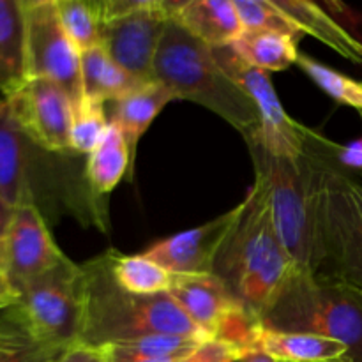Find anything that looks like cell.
<instances>
[{
    "label": "cell",
    "instance_id": "cell-6",
    "mask_svg": "<svg viewBox=\"0 0 362 362\" xmlns=\"http://www.w3.org/2000/svg\"><path fill=\"white\" fill-rule=\"evenodd\" d=\"M255 177L265 184L276 232L296 271L318 274L322 267L315 218L313 172L310 154L300 159L272 156L257 138H247Z\"/></svg>",
    "mask_w": 362,
    "mask_h": 362
},
{
    "label": "cell",
    "instance_id": "cell-2",
    "mask_svg": "<svg viewBox=\"0 0 362 362\" xmlns=\"http://www.w3.org/2000/svg\"><path fill=\"white\" fill-rule=\"evenodd\" d=\"M154 334L207 336L186 317L170 293L136 296L115 281L108 251L81 265V329L78 345L101 349Z\"/></svg>",
    "mask_w": 362,
    "mask_h": 362
},
{
    "label": "cell",
    "instance_id": "cell-18",
    "mask_svg": "<svg viewBox=\"0 0 362 362\" xmlns=\"http://www.w3.org/2000/svg\"><path fill=\"white\" fill-rule=\"evenodd\" d=\"M175 99V94L163 83L148 81L113 103V117L110 122L115 124L126 138L133 165L140 138L148 129L152 120L161 113V110Z\"/></svg>",
    "mask_w": 362,
    "mask_h": 362
},
{
    "label": "cell",
    "instance_id": "cell-19",
    "mask_svg": "<svg viewBox=\"0 0 362 362\" xmlns=\"http://www.w3.org/2000/svg\"><path fill=\"white\" fill-rule=\"evenodd\" d=\"M274 4L303 34L313 35L345 59L362 64L361 42L356 41L320 4L308 0H274Z\"/></svg>",
    "mask_w": 362,
    "mask_h": 362
},
{
    "label": "cell",
    "instance_id": "cell-10",
    "mask_svg": "<svg viewBox=\"0 0 362 362\" xmlns=\"http://www.w3.org/2000/svg\"><path fill=\"white\" fill-rule=\"evenodd\" d=\"M212 55L219 67L243 88L244 94L253 101L257 108L260 117V129L253 134V138H257L262 147L272 156L288 159L303 158L313 131L300 126L286 113L269 74L244 62L230 46L212 49Z\"/></svg>",
    "mask_w": 362,
    "mask_h": 362
},
{
    "label": "cell",
    "instance_id": "cell-24",
    "mask_svg": "<svg viewBox=\"0 0 362 362\" xmlns=\"http://www.w3.org/2000/svg\"><path fill=\"white\" fill-rule=\"evenodd\" d=\"M297 42L299 41L276 32L244 30L230 45V48L250 66L264 73H274V71L288 69L292 64H297L300 55Z\"/></svg>",
    "mask_w": 362,
    "mask_h": 362
},
{
    "label": "cell",
    "instance_id": "cell-34",
    "mask_svg": "<svg viewBox=\"0 0 362 362\" xmlns=\"http://www.w3.org/2000/svg\"><path fill=\"white\" fill-rule=\"evenodd\" d=\"M14 211H16V209H14L13 205L4 198V194L0 193V239L6 237L7 230H9L11 226V221H13L14 218Z\"/></svg>",
    "mask_w": 362,
    "mask_h": 362
},
{
    "label": "cell",
    "instance_id": "cell-30",
    "mask_svg": "<svg viewBox=\"0 0 362 362\" xmlns=\"http://www.w3.org/2000/svg\"><path fill=\"white\" fill-rule=\"evenodd\" d=\"M244 30L276 32L299 41L303 32L278 9L274 0H233Z\"/></svg>",
    "mask_w": 362,
    "mask_h": 362
},
{
    "label": "cell",
    "instance_id": "cell-13",
    "mask_svg": "<svg viewBox=\"0 0 362 362\" xmlns=\"http://www.w3.org/2000/svg\"><path fill=\"white\" fill-rule=\"evenodd\" d=\"M4 247L6 274L16 290L67 258L53 240L37 204L16 207L4 237Z\"/></svg>",
    "mask_w": 362,
    "mask_h": 362
},
{
    "label": "cell",
    "instance_id": "cell-26",
    "mask_svg": "<svg viewBox=\"0 0 362 362\" xmlns=\"http://www.w3.org/2000/svg\"><path fill=\"white\" fill-rule=\"evenodd\" d=\"M108 258L113 278L127 292L136 296H159L172 290L175 274L145 255L126 257L117 251H108Z\"/></svg>",
    "mask_w": 362,
    "mask_h": 362
},
{
    "label": "cell",
    "instance_id": "cell-8",
    "mask_svg": "<svg viewBox=\"0 0 362 362\" xmlns=\"http://www.w3.org/2000/svg\"><path fill=\"white\" fill-rule=\"evenodd\" d=\"M172 299L207 336L232 346L240 361L253 352L258 322L247 315L232 290L216 274H175Z\"/></svg>",
    "mask_w": 362,
    "mask_h": 362
},
{
    "label": "cell",
    "instance_id": "cell-36",
    "mask_svg": "<svg viewBox=\"0 0 362 362\" xmlns=\"http://www.w3.org/2000/svg\"><path fill=\"white\" fill-rule=\"evenodd\" d=\"M0 271L6 272V247H4V239H0Z\"/></svg>",
    "mask_w": 362,
    "mask_h": 362
},
{
    "label": "cell",
    "instance_id": "cell-25",
    "mask_svg": "<svg viewBox=\"0 0 362 362\" xmlns=\"http://www.w3.org/2000/svg\"><path fill=\"white\" fill-rule=\"evenodd\" d=\"M202 343H204L202 339L189 338V336L154 334L113 343L98 350L101 352L103 362H152L182 359V357L191 356Z\"/></svg>",
    "mask_w": 362,
    "mask_h": 362
},
{
    "label": "cell",
    "instance_id": "cell-35",
    "mask_svg": "<svg viewBox=\"0 0 362 362\" xmlns=\"http://www.w3.org/2000/svg\"><path fill=\"white\" fill-rule=\"evenodd\" d=\"M240 362H278L274 361L272 357H269L267 354H262V352H251L250 356L244 357Z\"/></svg>",
    "mask_w": 362,
    "mask_h": 362
},
{
    "label": "cell",
    "instance_id": "cell-40",
    "mask_svg": "<svg viewBox=\"0 0 362 362\" xmlns=\"http://www.w3.org/2000/svg\"><path fill=\"white\" fill-rule=\"evenodd\" d=\"M338 362H339V361H338Z\"/></svg>",
    "mask_w": 362,
    "mask_h": 362
},
{
    "label": "cell",
    "instance_id": "cell-39",
    "mask_svg": "<svg viewBox=\"0 0 362 362\" xmlns=\"http://www.w3.org/2000/svg\"><path fill=\"white\" fill-rule=\"evenodd\" d=\"M0 99H2V98H0Z\"/></svg>",
    "mask_w": 362,
    "mask_h": 362
},
{
    "label": "cell",
    "instance_id": "cell-27",
    "mask_svg": "<svg viewBox=\"0 0 362 362\" xmlns=\"http://www.w3.org/2000/svg\"><path fill=\"white\" fill-rule=\"evenodd\" d=\"M60 21L80 52L101 46L103 16L98 0H55Z\"/></svg>",
    "mask_w": 362,
    "mask_h": 362
},
{
    "label": "cell",
    "instance_id": "cell-31",
    "mask_svg": "<svg viewBox=\"0 0 362 362\" xmlns=\"http://www.w3.org/2000/svg\"><path fill=\"white\" fill-rule=\"evenodd\" d=\"M240 357L237 356L232 346L225 345L216 339H207L202 343L191 356H187L182 362H239Z\"/></svg>",
    "mask_w": 362,
    "mask_h": 362
},
{
    "label": "cell",
    "instance_id": "cell-32",
    "mask_svg": "<svg viewBox=\"0 0 362 362\" xmlns=\"http://www.w3.org/2000/svg\"><path fill=\"white\" fill-rule=\"evenodd\" d=\"M57 362H103V356L98 349L85 345H74L67 349Z\"/></svg>",
    "mask_w": 362,
    "mask_h": 362
},
{
    "label": "cell",
    "instance_id": "cell-5",
    "mask_svg": "<svg viewBox=\"0 0 362 362\" xmlns=\"http://www.w3.org/2000/svg\"><path fill=\"white\" fill-rule=\"evenodd\" d=\"M308 154L313 172L315 218L324 276L362 290V184L336 166L325 140L313 133Z\"/></svg>",
    "mask_w": 362,
    "mask_h": 362
},
{
    "label": "cell",
    "instance_id": "cell-15",
    "mask_svg": "<svg viewBox=\"0 0 362 362\" xmlns=\"http://www.w3.org/2000/svg\"><path fill=\"white\" fill-rule=\"evenodd\" d=\"M32 148L35 145L25 136L14 120L6 99H0V193L14 209L35 204L30 180Z\"/></svg>",
    "mask_w": 362,
    "mask_h": 362
},
{
    "label": "cell",
    "instance_id": "cell-41",
    "mask_svg": "<svg viewBox=\"0 0 362 362\" xmlns=\"http://www.w3.org/2000/svg\"><path fill=\"white\" fill-rule=\"evenodd\" d=\"M239 362H240V361H239Z\"/></svg>",
    "mask_w": 362,
    "mask_h": 362
},
{
    "label": "cell",
    "instance_id": "cell-22",
    "mask_svg": "<svg viewBox=\"0 0 362 362\" xmlns=\"http://www.w3.org/2000/svg\"><path fill=\"white\" fill-rule=\"evenodd\" d=\"M64 352L34 334L20 304L0 311V362H57Z\"/></svg>",
    "mask_w": 362,
    "mask_h": 362
},
{
    "label": "cell",
    "instance_id": "cell-11",
    "mask_svg": "<svg viewBox=\"0 0 362 362\" xmlns=\"http://www.w3.org/2000/svg\"><path fill=\"white\" fill-rule=\"evenodd\" d=\"M184 2L154 0L148 9L103 23L101 46L110 59L140 81L154 80V62L165 25Z\"/></svg>",
    "mask_w": 362,
    "mask_h": 362
},
{
    "label": "cell",
    "instance_id": "cell-29",
    "mask_svg": "<svg viewBox=\"0 0 362 362\" xmlns=\"http://www.w3.org/2000/svg\"><path fill=\"white\" fill-rule=\"evenodd\" d=\"M297 66L325 92L331 99H334L339 105L350 106V108L359 110L362 113V83L311 59V57L300 53L297 59Z\"/></svg>",
    "mask_w": 362,
    "mask_h": 362
},
{
    "label": "cell",
    "instance_id": "cell-21",
    "mask_svg": "<svg viewBox=\"0 0 362 362\" xmlns=\"http://www.w3.org/2000/svg\"><path fill=\"white\" fill-rule=\"evenodd\" d=\"M80 66L83 98L103 103V105L106 101L115 103L117 99L124 98L134 88L148 83V81H140L138 78L131 76L127 71L117 66L103 46L81 52Z\"/></svg>",
    "mask_w": 362,
    "mask_h": 362
},
{
    "label": "cell",
    "instance_id": "cell-3",
    "mask_svg": "<svg viewBox=\"0 0 362 362\" xmlns=\"http://www.w3.org/2000/svg\"><path fill=\"white\" fill-rule=\"evenodd\" d=\"M154 80L170 88L177 99L197 103L225 119L244 140L260 129L253 101L219 67L212 49L175 20L165 25L154 62Z\"/></svg>",
    "mask_w": 362,
    "mask_h": 362
},
{
    "label": "cell",
    "instance_id": "cell-1",
    "mask_svg": "<svg viewBox=\"0 0 362 362\" xmlns=\"http://www.w3.org/2000/svg\"><path fill=\"white\" fill-rule=\"evenodd\" d=\"M293 271L296 265L276 232L265 184L255 177V184L239 204V216L219 250L212 274L260 324Z\"/></svg>",
    "mask_w": 362,
    "mask_h": 362
},
{
    "label": "cell",
    "instance_id": "cell-17",
    "mask_svg": "<svg viewBox=\"0 0 362 362\" xmlns=\"http://www.w3.org/2000/svg\"><path fill=\"white\" fill-rule=\"evenodd\" d=\"M253 352L267 354L278 362H338L345 359L346 346L324 336L272 331L258 325Z\"/></svg>",
    "mask_w": 362,
    "mask_h": 362
},
{
    "label": "cell",
    "instance_id": "cell-38",
    "mask_svg": "<svg viewBox=\"0 0 362 362\" xmlns=\"http://www.w3.org/2000/svg\"><path fill=\"white\" fill-rule=\"evenodd\" d=\"M361 119H362V113H361Z\"/></svg>",
    "mask_w": 362,
    "mask_h": 362
},
{
    "label": "cell",
    "instance_id": "cell-20",
    "mask_svg": "<svg viewBox=\"0 0 362 362\" xmlns=\"http://www.w3.org/2000/svg\"><path fill=\"white\" fill-rule=\"evenodd\" d=\"M25 81L23 4L21 0H0V98L7 99Z\"/></svg>",
    "mask_w": 362,
    "mask_h": 362
},
{
    "label": "cell",
    "instance_id": "cell-9",
    "mask_svg": "<svg viewBox=\"0 0 362 362\" xmlns=\"http://www.w3.org/2000/svg\"><path fill=\"white\" fill-rule=\"evenodd\" d=\"M25 20V60L28 78H45L59 85L71 103L83 98L81 52L67 35L55 0H21Z\"/></svg>",
    "mask_w": 362,
    "mask_h": 362
},
{
    "label": "cell",
    "instance_id": "cell-23",
    "mask_svg": "<svg viewBox=\"0 0 362 362\" xmlns=\"http://www.w3.org/2000/svg\"><path fill=\"white\" fill-rule=\"evenodd\" d=\"M133 172V159L126 138L119 127L110 122V129L101 144L88 154L85 177L94 197L110 194L126 173Z\"/></svg>",
    "mask_w": 362,
    "mask_h": 362
},
{
    "label": "cell",
    "instance_id": "cell-28",
    "mask_svg": "<svg viewBox=\"0 0 362 362\" xmlns=\"http://www.w3.org/2000/svg\"><path fill=\"white\" fill-rule=\"evenodd\" d=\"M110 129L105 105L81 98L73 105V126H71V152L90 154L103 141Z\"/></svg>",
    "mask_w": 362,
    "mask_h": 362
},
{
    "label": "cell",
    "instance_id": "cell-4",
    "mask_svg": "<svg viewBox=\"0 0 362 362\" xmlns=\"http://www.w3.org/2000/svg\"><path fill=\"white\" fill-rule=\"evenodd\" d=\"M260 325L336 339L346 346L339 362H362V290L331 276L293 271Z\"/></svg>",
    "mask_w": 362,
    "mask_h": 362
},
{
    "label": "cell",
    "instance_id": "cell-16",
    "mask_svg": "<svg viewBox=\"0 0 362 362\" xmlns=\"http://www.w3.org/2000/svg\"><path fill=\"white\" fill-rule=\"evenodd\" d=\"M173 20L211 49L230 46L244 32L233 0H186Z\"/></svg>",
    "mask_w": 362,
    "mask_h": 362
},
{
    "label": "cell",
    "instance_id": "cell-12",
    "mask_svg": "<svg viewBox=\"0 0 362 362\" xmlns=\"http://www.w3.org/2000/svg\"><path fill=\"white\" fill-rule=\"evenodd\" d=\"M25 136L46 152L71 151L73 103L53 81L28 78L6 99Z\"/></svg>",
    "mask_w": 362,
    "mask_h": 362
},
{
    "label": "cell",
    "instance_id": "cell-33",
    "mask_svg": "<svg viewBox=\"0 0 362 362\" xmlns=\"http://www.w3.org/2000/svg\"><path fill=\"white\" fill-rule=\"evenodd\" d=\"M18 303H20V292L11 283L6 272L0 271V311L16 306Z\"/></svg>",
    "mask_w": 362,
    "mask_h": 362
},
{
    "label": "cell",
    "instance_id": "cell-14",
    "mask_svg": "<svg viewBox=\"0 0 362 362\" xmlns=\"http://www.w3.org/2000/svg\"><path fill=\"white\" fill-rule=\"evenodd\" d=\"M239 216V205L205 225L152 244L145 257L173 274H212L216 258Z\"/></svg>",
    "mask_w": 362,
    "mask_h": 362
},
{
    "label": "cell",
    "instance_id": "cell-7",
    "mask_svg": "<svg viewBox=\"0 0 362 362\" xmlns=\"http://www.w3.org/2000/svg\"><path fill=\"white\" fill-rule=\"evenodd\" d=\"M18 292V304L41 341L64 350L80 343L81 265L66 258Z\"/></svg>",
    "mask_w": 362,
    "mask_h": 362
},
{
    "label": "cell",
    "instance_id": "cell-37",
    "mask_svg": "<svg viewBox=\"0 0 362 362\" xmlns=\"http://www.w3.org/2000/svg\"><path fill=\"white\" fill-rule=\"evenodd\" d=\"M186 357H182V359H163V361H152V362H182Z\"/></svg>",
    "mask_w": 362,
    "mask_h": 362
}]
</instances>
